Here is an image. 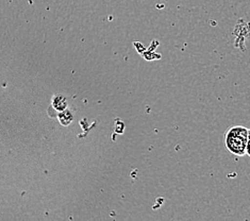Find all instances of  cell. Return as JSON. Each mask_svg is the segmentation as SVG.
I'll return each instance as SVG.
<instances>
[{
    "label": "cell",
    "mask_w": 250,
    "mask_h": 221,
    "mask_svg": "<svg viewBox=\"0 0 250 221\" xmlns=\"http://www.w3.org/2000/svg\"><path fill=\"white\" fill-rule=\"evenodd\" d=\"M59 121H60L61 124L68 125L73 121V115H71V113L66 109L60 113V115H59Z\"/></svg>",
    "instance_id": "obj_3"
},
{
    "label": "cell",
    "mask_w": 250,
    "mask_h": 221,
    "mask_svg": "<svg viewBox=\"0 0 250 221\" xmlns=\"http://www.w3.org/2000/svg\"><path fill=\"white\" fill-rule=\"evenodd\" d=\"M52 106L58 112H62L67 109V100L62 95H56L52 98Z\"/></svg>",
    "instance_id": "obj_2"
},
{
    "label": "cell",
    "mask_w": 250,
    "mask_h": 221,
    "mask_svg": "<svg viewBox=\"0 0 250 221\" xmlns=\"http://www.w3.org/2000/svg\"><path fill=\"white\" fill-rule=\"evenodd\" d=\"M249 141V130L243 125L230 128L225 135V144L228 150L235 155L243 157L247 154Z\"/></svg>",
    "instance_id": "obj_1"
}]
</instances>
